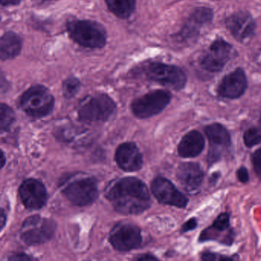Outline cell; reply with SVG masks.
Masks as SVG:
<instances>
[{"mask_svg":"<svg viewBox=\"0 0 261 261\" xmlns=\"http://www.w3.org/2000/svg\"><path fill=\"white\" fill-rule=\"evenodd\" d=\"M106 196L115 209L122 214H139L150 205L148 188L136 178H123L113 182L107 188Z\"/></svg>","mask_w":261,"mask_h":261,"instance_id":"6da1fadb","label":"cell"},{"mask_svg":"<svg viewBox=\"0 0 261 261\" xmlns=\"http://www.w3.org/2000/svg\"><path fill=\"white\" fill-rule=\"evenodd\" d=\"M60 188L64 196L77 206L90 205L98 196L96 179L83 173L64 178L60 183Z\"/></svg>","mask_w":261,"mask_h":261,"instance_id":"7a4b0ae2","label":"cell"},{"mask_svg":"<svg viewBox=\"0 0 261 261\" xmlns=\"http://www.w3.org/2000/svg\"><path fill=\"white\" fill-rule=\"evenodd\" d=\"M70 38L81 45L100 49L107 43V32L101 25L89 20H75L67 24Z\"/></svg>","mask_w":261,"mask_h":261,"instance_id":"3957f363","label":"cell"},{"mask_svg":"<svg viewBox=\"0 0 261 261\" xmlns=\"http://www.w3.org/2000/svg\"><path fill=\"white\" fill-rule=\"evenodd\" d=\"M21 108L29 116L44 117L51 113L55 106V98L48 89L44 86L35 85L28 89L19 100Z\"/></svg>","mask_w":261,"mask_h":261,"instance_id":"277c9868","label":"cell"},{"mask_svg":"<svg viewBox=\"0 0 261 261\" xmlns=\"http://www.w3.org/2000/svg\"><path fill=\"white\" fill-rule=\"evenodd\" d=\"M116 112L114 101L103 93L86 98L78 109L80 119L87 123L105 122L111 119Z\"/></svg>","mask_w":261,"mask_h":261,"instance_id":"5b68a950","label":"cell"},{"mask_svg":"<svg viewBox=\"0 0 261 261\" xmlns=\"http://www.w3.org/2000/svg\"><path fill=\"white\" fill-rule=\"evenodd\" d=\"M56 225L53 221L39 216L28 218L21 228V240L28 245L45 243L53 237Z\"/></svg>","mask_w":261,"mask_h":261,"instance_id":"8992f818","label":"cell"},{"mask_svg":"<svg viewBox=\"0 0 261 261\" xmlns=\"http://www.w3.org/2000/svg\"><path fill=\"white\" fill-rule=\"evenodd\" d=\"M170 100V92L164 90H154L135 100L130 108L135 116L145 119L161 113L168 105Z\"/></svg>","mask_w":261,"mask_h":261,"instance_id":"52a82bcc","label":"cell"},{"mask_svg":"<svg viewBox=\"0 0 261 261\" xmlns=\"http://www.w3.org/2000/svg\"><path fill=\"white\" fill-rule=\"evenodd\" d=\"M145 72L152 81L176 90L184 88L187 84L185 73L174 65L160 62L150 63L145 67Z\"/></svg>","mask_w":261,"mask_h":261,"instance_id":"ba28073f","label":"cell"},{"mask_svg":"<svg viewBox=\"0 0 261 261\" xmlns=\"http://www.w3.org/2000/svg\"><path fill=\"white\" fill-rule=\"evenodd\" d=\"M141 230L132 224H119L112 230L110 242L115 249L119 251H128L141 245Z\"/></svg>","mask_w":261,"mask_h":261,"instance_id":"9c48e42d","label":"cell"},{"mask_svg":"<svg viewBox=\"0 0 261 261\" xmlns=\"http://www.w3.org/2000/svg\"><path fill=\"white\" fill-rule=\"evenodd\" d=\"M151 191L156 199L165 205L184 208L188 203L187 198L164 178L158 177L153 181Z\"/></svg>","mask_w":261,"mask_h":261,"instance_id":"30bf717a","label":"cell"},{"mask_svg":"<svg viewBox=\"0 0 261 261\" xmlns=\"http://www.w3.org/2000/svg\"><path fill=\"white\" fill-rule=\"evenodd\" d=\"M231 51L232 47L228 42L222 39L216 40L202 58L201 66L210 72H219L231 58Z\"/></svg>","mask_w":261,"mask_h":261,"instance_id":"8fae6325","label":"cell"},{"mask_svg":"<svg viewBox=\"0 0 261 261\" xmlns=\"http://www.w3.org/2000/svg\"><path fill=\"white\" fill-rule=\"evenodd\" d=\"M21 202L26 208L38 210L42 208L47 200L45 186L38 180L29 179L24 181L18 189Z\"/></svg>","mask_w":261,"mask_h":261,"instance_id":"7c38bea8","label":"cell"},{"mask_svg":"<svg viewBox=\"0 0 261 261\" xmlns=\"http://www.w3.org/2000/svg\"><path fill=\"white\" fill-rule=\"evenodd\" d=\"M226 26L233 36L239 41H248L254 35L255 21L248 12H239L226 19Z\"/></svg>","mask_w":261,"mask_h":261,"instance_id":"4fadbf2b","label":"cell"},{"mask_svg":"<svg viewBox=\"0 0 261 261\" xmlns=\"http://www.w3.org/2000/svg\"><path fill=\"white\" fill-rule=\"evenodd\" d=\"M247 86L248 82L245 72L242 68H238L222 79L218 93L223 98L236 99L245 93Z\"/></svg>","mask_w":261,"mask_h":261,"instance_id":"5bb4252c","label":"cell"},{"mask_svg":"<svg viewBox=\"0 0 261 261\" xmlns=\"http://www.w3.org/2000/svg\"><path fill=\"white\" fill-rule=\"evenodd\" d=\"M177 179L184 189L190 194L197 193L203 181L204 173L199 164L185 162L177 170Z\"/></svg>","mask_w":261,"mask_h":261,"instance_id":"9a60e30c","label":"cell"},{"mask_svg":"<svg viewBox=\"0 0 261 261\" xmlns=\"http://www.w3.org/2000/svg\"><path fill=\"white\" fill-rule=\"evenodd\" d=\"M116 161L118 165L124 171H138L142 167V155L135 144L125 143L118 147Z\"/></svg>","mask_w":261,"mask_h":261,"instance_id":"2e32d148","label":"cell"},{"mask_svg":"<svg viewBox=\"0 0 261 261\" xmlns=\"http://www.w3.org/2000/svg\"><path fill=\"white\" fill-rule=\"evenodd\" d=\"M205 134L211 145L208 159L214 162L219 159V148H226L231 145V137L228 130L219 124H213L205 129Z\"/></svg>","mask_w":261,"mask_h":261,"instance_id":"e0dca14e","label":"cell"},{"mask_svg":"<svg viewBox=\"0 0 261 261\" xmlns=\"http://www.w3.org/2000/svg\"><path fill=\"white\" fill-rule=\"evenodd\" d=\"M205 147L203 136L196 130L187 133L178 147L179 155L184 158H193L199 156Z\"/></svg>","mask_w":261,"mask_h":261,"instance_id":"ac0fdd59","label":"cell"},{"mask_svg":"<svg viewBox=\"0 0 261 261\" xmlns=\"http://www.w3.org/2000/svg\"><path fill=\"white\" fill-rule=\"evenodd\" d=\"M213 16V12L208 8L201 7L196 9L190 15V18L181 31V38L185 39L196 35L199 32V27L211 21Z\"/></svg>","mask_w":261,"mask_h":261,"instance_id":"d6986e66","label":"cell"},{"mask_svg":"<svg viewBox=\"0 0 261 261\" xmlns=\"http://www.w3.org/2000/svg\"><path fill=\"white\" fill-rule=\"evenodd\" d=\"M21 39L14 32H7L0 38V58L2 60L15 58L21 52Z\"/></svg>","mask_w":261,"mask_h":261,"instance_id":"ffe728a7","label":"cell"},{"mask_svg":"<svg viewBox=\"0 0 261 261\" xmlns=\"http://www.w3.org/2000/svg\"><path fill=\"white\" fill-rule=\"evenodd\" d=\"M109 9L120 18H127L133 13L136 0H106Z\"/></svg>","mask_w":261,"mask_h":261,"instance_id":"44dd1931","label":"cell"},{"mask_svg":"<svg viewBox=\"0 0 261 261\" xmlns=\"http://www.w3.org/2000/svg\"><path fill=\"white\" fill-rule=\"evenodd\" d=\"M15 120V113L9 106L0 103V132L7 130Z\"/></svg>","mask_w":261,"mask_h":261,"instance_id":"7402d4cb","label":"cell"},{"mask_svg":"<svg viewBox=\"0 0 261 261\" xmlns=\"http://www.w3.org/2000/svg\"><path fill=\"white\" fill-rule=\"evenodd\" d=\"M81 88V82L76 78H67L63 83V93L67 98H72L79 91Z\"/></svg>","mask_w":261,"mask_h":261,"instance_id":"603a6c76","label":"cell"},{"mask_svg":"<svg viewBox=\"0 0 261 261\" xmlns=\"http://www.w3.org/2000/svg\"><path fill=\"white\" fill-rule=\"evenodd\" d=\"M244 140H245V145L248 147H252L254 146L261 143V128L248 129L244 135Z\"/></svg>","mask_w":261,"mask_h":261,"instance_id":"cb8c5ba5","label":"cell"},{"mask_svg":"<svg viewBox=\"0 0 261 261\" xmlns=\"http://www.w3.org/2000/svg\"><path fill=\"white\" fill-rule=\"evenodd\" d=\"M229 228V216L226 213H222L215 221L213 229L216 231H226Z\"/></svg>","mask_w":261,"mask_h":261,"instance_id":"d4e9b609","label":"cell"},{"mask_svg":"<svg viewBox=\"0 0 261 261\" xmlns=\"http://www.w3.org/2000/svg\"><path fill=\"white\" fill-rule=\"evenodd\" d=\"M253 165L257 176L261 178V148L257 150L253 155Z\"/></svg>","mask_w":261,"mask_h":261,"instance_id":"484cf974","label":"cell"},{"mask_svg":"<svg viewBox=\"0 0 261 261\" xmlns=\"http://www.w3.org/2000/svg\"><path fill=\"white\" fill-rule=\"evenodd\" d=\"M202 259L205 261L214 260H231L232 259L230 257H224V256H218L217 254L211 252H205L202 256Z\"/></svg>","mask_w":261,"mask_h":261,"instance_id":"4316f807","label":"cell"},{"mask_svg":"<svg viewBox=\"0 0 261 261\" xmlns=\"http://www.w3.org/2000/svg\"><path fill=\"white\" fill-rule=\"evenodd\" d=\"M237 176L239 181L243 183H246L249 181V174H248V170L245 167H242L238 170Z\"/></svg>","mask_w":261,"mask_h":261,"instance_id":"83f0119b","label":"cell"},{"mask_svg":"<svg viewBox=\"0 0 261 261\" xmlns=\"http://www.w3.org/2000/svg\"><path fill=\"white\" fill-rule=\"evenodd\" d=\"M196 226H197V222H196V219H190V220L188 221L187 223L184 224V226H182V231H191V230L196 228Z\"/></svg>","mask_w":261,"mask_h":261,"instance_id":"f1b7e54d","label":"cell"},{"mask_svg":"<svg viewBox=\"0 0 261 261\" xmlns=\"http://www.w3.org/2000/svg\"><path fill=\"white\" fill-rule=\"evenodd\" d=\"M21 0H0V5L3 6H17Z\"/></svg>","mask_w":261,"mask_h":261,"instance_id":"f546056e","label":"cell"},{"mask_svg":"<svg viewBox=\"0 0 261 261\" xmlns=\"http://www.w3.org/2000/svg\"><path fill=\"white\" fill-rule=\"evenodd\" d=\"M6 223V216L4 210L0 208V231L4 228Z\"/></svg>","mask_w":261,"mask_h":261,"instance_id":"4dcf8cb0","label":"cell"},{"mask_svg":"<svg viewBox=\"0 0 261 261\" xmlns=\"http://www.w3.org/2000/svg\"><path fill=\"white\" fill-rule=\"evenodd\" d=\"M10 260H32L30 257L26 255V254H18V255H15V257H11Z\"/></svg>","mask_w":261,"mask_h":261,"instance_id":"1f68e13d","label":"cell"},{"mask_svg":"<svg viewBox=\"0 0 261 261\" xmlns=\"http://www.w3.org/2000/svg\"><path fill=\"white\" fill-rule=\"evenodd\" d=\"M137 260H156V257L150 255V254H144L141 255V257H137Z\"/></svg>","mask_w":261,"mask_h":261,"instance_id":"d6a6232c","label":"cell"},{"mask_svg":"<svg viewBox=\"0 0 261 261\" xmlns=\"http://www.w3.org/2000/svg\"><path fill=\"white\" fill-rule=\"evenodd\" d=\"M6 163V156L2 150H0V169L3 168Z\"/></svg>","mask_w":261,"mask_h":261,"instance_id":"836d02e7","label":"cell"},{"mask_svg":"<svg viewBox=\"0 0 261 261\" xmlns=\"http://www.w3.org/2000/svg\"><path fill=\"white\" fill-rule=\"evenodd\" d=\"M37 1L40 3H45V2L55 1V0H37Z\"/></svg>","mask_w":261,"mask_h":261,"instance_id":"e575fe53","label":"cell"},{"mask_svg":"<svg viewBox=\"0 0 261 261\" xmlns=\"http://www.w3.org/2000/svg\"><path fill=\"white\" fill-rule=\"evenodd\" d=\"M260 126H261V117H260Z\"/></svg>","mask_w":261,"mask_h":261,"instance_id":"d590c367","label":"cell"}]
</instances>
